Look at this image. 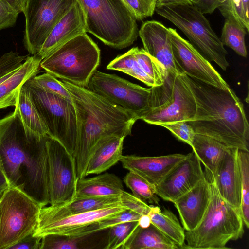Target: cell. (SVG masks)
Here are the masks:
<instances>
[{
  "label": "cell",
  "mask_w": 249,
  "mask_h": 249,
  "mask_svg": "<svg viewBox=\"0 0 249 249\" xmlns=\"http://www.w3.org/2000/svg\"><path fill=\"white\" fill-rule=\"evenodd\" d=\"M10 186L9 181L0 165V197Z\"/></svg>",
  "instance_id": "7dc6e473"
},
{
  "label": "cell",
  "mask_w": 249,
  "mask_h": 249,
  "mask_svg": "<svg viewBox=\"0 0 249 249\" xmlns=\"http://www.w3.org/2000/svg\"><path fill=\"white\" fill-rule=\"evenodd\" d=\"M128 209L124 205H116L40 223L33 235L42 237L53 234L71 238H83L93 233L92 227L95 223L118 215Z\"/></svg>",
  "instance_id": "9a60e30c"
},
{
  "label": "cell",
  "mask_w": 249,
  "mask_h": 249,
  "mask_svg": "<svg viewBox=\"0 0 249 249\" xmlns=\"http://www.w3.org/2000/svg\"><path fill=\"white\" fill-rule=\"evenodd\" d=\"M87 88L135 114L138 119L147 109L151 89L131 83L115 74L96 70Z\"/></svg>",
  "instance_id": "7c38bea8"
},
{
  "label": "cell",
  "mask_w": 249,
  "mask_h": 249,
  "mask_svg": "<svg viewBox=\"0 0 249 249\" xmlns=\"http://www.w3.org/2000/svg\"><path fill=\"white\" fill-rule=\"evenodd\" d=\"M178 249L179 247L155 226L136 228L123 249Z\"/></svg>",
  "instance_id": "484cf974"
},
{
  "label": "cell",
  "mask_w": 249,
  "mask_h": 249,
  "mask_svg": "<svg viewBox=\"0 0 249 249\" xmlns=\"http://www.w3.org/2000/svg\"><path fill=\"white\" fill-rule=\"evenodd\" d=\"M42 237L33 235L31 233L17 243L10 247L9 249H40Z\"/></svg>",
  "instance_id": "bcb514c9"
},
{
  "label": "cell",
  "mask_w": 249,
  "mask_h": 249,
  "mask_svg": "<svg viewBox=\"0 0 249 249\" xmlns=\"http://www.w3.org/2000/svg\"><path fill=\"white\" fill-rule=\"evenodd\" d=\"M173 57L180 74L223 89L230 88L221 75L195 47L176 29L169 28Z\"/></svg>",
  "instance_id": "5bb4252c"
},
{
  "label": "cell",
  "mask_w": 249,
  "mask_h": 249,
  "mask_svg": "<svg viewBox=\"0 0 249 249\" xmlns=\"http://www.w3.org/2000/svg\"><path fill=\"white\" fill-rule=\"evenodd\" d=\"M134 48V54L142 71L155 81L157 86L161 85L165 77L166 71L163 66L149 55L143 49Z\"/></svg>",
  "instance_id": "836d02e7"
},
{
  "label": "cell",
  "mask_w": 249,
  "mask_h": 249,
  "mask_svg": "<svg viewBox=\"0 0 249 249\" xmlns=\"http://www.w3.org/2000/svg\"><path fill=\"white\" fill-rule=\"evenodd\" d=\"M150 89L148 107L140 119L158 125L193 120L196 104L184 74L166 71L163 83Z\"/></svg>",
  "instance_id": "ba28073f"
},
{
  "label": "cell",
  "mask_w": 249,
  "mask_h": 249,
  "mask_svg": "<svg viewBox=\"0 0 249 249\" xmlns=\"http://www.w3.org/2000/svg\"><path fill=\"white\" fill-rule=\"evenodd\" d=\"M148 214L151 223L182 249L185 244V230L176 216L168 209L161 211L159 207L154 206H151Z\"/></svg>",
  "instance_id": "83f0119b"
},
{
  "label": "cell",
  "mask_w": 249,
  "mask_h": 249,
  "mask_svg": "<svg viewBox=\"0 0 249 249\" xmlns=\"http://www.w3.org/2000/svg\"><path fill=\"white\" fill-rule=\"evenodd\" d=\"M81 238L53 234L45 235L42 237L40 249H80Z\"/></svg>",
  "instance_id": "74e56055"
},
{
  "label": "cell",
  "mask_w": 249,
  "mask_h": 249,
  "mask_svg": "<svg viewBox=\"0 0 249 249\" xmlns=\"http://www.w3.org/2000/svg\"><path fill=\"white\" fill-rule=\"evenodd\" d=\"M204 175L210 190L211 198L201 221L194 229L185 232L184 249H223L230 240L244 234L241 212L220 195L213 175L205 168Z\"/></svg>",
  "instance_id": "277c9868"
},
{
  "label": "cell",
  "mask_w": 249,
  "mask_h": 249,
  "mask_svg": "<svg viewBox=\"0 0 249 249\" xmlns=\"http://www.w3.org/2000/svg\"><path fill=\"white\" fill-rule=\"evenodd\" d=\"M123 181L137 197L144 202L158 204L160 200L156 194L155 186L141 176L129 171L124 177Z\"/></svg>",
  "instance_id": "1f68e13d"
},
{
  "label": "cell",
  "mask_w": 249,
  "mask_h": 249,
  "mask_svg": "<svg viewBox=\"0 0 249 249\" xmlns=\"http://www.w3.org/2000/svg\"><path fill=\"white\" fill-rule=\"evenodd\" d=\"M157 0L183 1V2H187L189 3V0Z\"/></svg>",
  "instance_id": "f907efd6"
},
{
  "label": "cell",
  "mask_w": 249,
  "mask_h": 249,
  "mask_svg": "<svg viewBox=\"0 0 249 249\" xmlns=\"http://www.w3.org/2000/svg\"><path fill=\"white\" fill-rule=\"evenodd\" d=\"M18 103L21 118L25 124L40 134L48 135V129L23 85L19 92Z\"/></svg>",
  "instance_id": "4dcf8cb0"
},
{
  "label": "cell",
  "mask_w": 249,
  "mask_h": 249,
  "mask_svg": "<svg viewBox=\"0 0 249 249\" xmlns=\"http://www.w3.org/2000/svg\"><path fill=\"white\" fill-rule=\"evenodd\" d=\"M77 0H28L23 12L25 18L23 45L32 55L39 51L48 35Z\"/></svg>",
  "instance_id": "8fae6325"
},
{
  "label": "cell",
  "mask_w": 249,
  "mask_h": 249,
  "mask_svg": "<svg viewBox=\"0 0 249 249\" xmlns=\"http://www.w3.org/2000/svg\"><path fill=\"white\" fill-rule=\"evenodd\" d=\"M218 9L225 19H234L249 33V0H227Z\"/></svg>",
  "instance_id": "e575fe53"
},
{
  "label": "cell",
  "mask_w": 249,
  "mask_h": 249,
  "mask_svg": "<svg viewBox=\"0 0 249 249\" xmlns=\"http://www.w3.org/2000/svg\"><path fill=\"white\" fill-rule=\"evenodd\" d=\"M155 12L180 29L208 61L227 70V51L208 19L196 7L187 2L157 0Z\"/></svg>",
  "instance_id": "8992f818"
},
{
  "label": "cell",
  "mask_w": 249,
  "mask_h": 249,
  "mask_svg": "<svg viewBox=\"0 0 249 249\" xmlns=\"http://www.w3.org/2000/svg\"><path fill=\"white\" fill-rule=\"evenodd\" d=\"M202 14H212L222 6L227 0H189Z\"/></svg>",
  "instance_id": "f6af8a7d"
},
{
  "label": "cell",
  "mask_w": 249,
  "mask_h": 249,
  "mask_svg": "<svg viewBox=\"0 0 249 249\" xmlns=\"http://www.w3.org/2000/svg\"><path fill=\"white\" fill-rule=\"evenodd\" d=\"M241 185L242 201L241 213L245 226L249 227V152L238 150Z\"/></svg>",
  "instance_id": "d6a6232c"
},
{
  "label": "cell",
  "mask_w": 249,
  "mask_h": 249,
  "mask_svg": "<svg viewBox=\"0 0 249 249\" xmlns=\"http://www.w3.org/2000/svg\"></svg>",
  "instance_id": "816d5d0a"
},
{
  "label": "cell",
  "mask_w": 249,
  "mask_h": 249,
  "mask_svg": "<svg viewBox=\"0 0 249 249\" xmlns=\"http://www.w3.org/2000/svg\"><path fill=\"white\" fill-rule=\"evenodd\" d=\"M49 193L50 205L71 201L77 180L74 158L56 139L48 136Z\"/></svg>",
  "instance_id": "4fadbf2b"
},
{
  "label": "cell",
  "mask_w": 249,
  "mask_h": 249,
  "mask_svg": "<svg viewBox=\"0 0 249 249\" xmlns=\"http://www.w3.org/2000/svg\"><path fill=\"white\" fill-rule=\"evenodd\" d=\"M26 57L12 51L3 54L0 57V77L20 67Z\"/></svg>",
  "instance_id": "b9f144b4"
},
{
  "label": "cell",
  "mask_w": 249,
  "mask_h": 249,
  "mask_svg": "<svg viewBox=\"0 0 249 249\" xmlns=\"http://www.w3.org/2000/svg\"><path fill=\"white\" fill-rule=\"evenodd\" d=\"M100 61V49L85 33L57 48L41 61L40 67L57 78L87 88Z\"/></svg>",
  "instance_id": "52a82bcc"
},
{
  "label": "cell",
  "mask_w": 249,
  "mask_h": 249,
  "mask_svg": "<svg viewBox=\"0 0 249 249\" xmlns=\"http://www.w3.org/2000/svg\"><path fill=\"white\" fill-rule=\"evenodd\" d=\"M151 224V219L148 214L141 215L138 220L139 226L142 228H147Z\"/></svg>",
  "instance_id": "681fc988"
},
{
  "label": "cell",
  "mask_w": 249,
  "mask_h": 249,
  "mask_svg": "<svg viewBox=\"0 0 249 249\" xmlns=\"http://www.w3.org/2000/svg\"><path fill=\"white\" fill-rule=\"evenodd\" d=\"M170 131L178 140L186 143L190 146L196 133L190 124L187 121H182L160 124Z\"/></svg>",
  "instance_id": "f35d334b"
},
{
  "label": "cell",
  "mask_w": 249,
  "mask_h": 249,
  "mask_svg": "<svg viewBox=\"0 0 249 249\" xmlns=\"http://www.w3.org/2000/svg\"><path fill=\"white\" fill-rule=\"evenodd\" d=\"M84 13L86 31L105 45L122 49L139 36L137 20L122 0H77Z\"/></svg>",
  "instance_id": "5b68a950"
},
{
  "label": "cell",
  "mask_w": 249,
  "mask_h": 249,
  "mask_svg": "<svg viewBox=\"0 0 249 249\" xmlns=\"http://www.w3.org/2000/svg\"><path fill=\"white\" fill-rule=\"evenodd\" d=\"M19 13L5 0H0V30L14 26Z\"/></svg>",
  "instance_id": "ee69618b"
},
{
  "label": "cell",
  "mask_w": 249,
  "mask_h": 249,
  "mask_svg": "<svg viewBox=\"0 0 249 249\" xmlns=\"http://www.w3.org/2000/svg\"><path fill=\"white\" fill-rule=\"evenodd\" d=\"M184 75L196 104L195 116L189 122L195 132L249 152V125L243 104L234 91Z\"/></svg>",
  "instance_id": "3957f363"
},
{
  "label": "cell",
  "mask_w": 249,
  "mask_h": 249,
  "mask_svg": "<svg viewBox=\"0 0 249 249\" xmlns=\"http://www.w3.org/2000/svg\"><path fill=\"white\" fill-rule=\"evenodd\" d=\"M248 33L236 20L225 19L220 40L222 44L232 49L238 55L246 57L245 36Z\"/></svg>",
  "instance_id": "f546056e"
},
{
  "label": "cell",
  "mask_w": 249,
  "mask_h": 249,
  "mask_svg": "<svg viewBox=\"0 0 249 249\" xmlns=\"http://www.w3.org/2000/svg\"><path fill=\"white\" fill-rule=\"evenodd\" d=\"M238 150L233 147L229 148L213 176L221 196L241 212L242 185Z\"/></svg>",
  "instance_id": "ac0fdd59"
},
{
  "label": "cell",
  "mask_w": 249,
  "mask_h": 249,
  "mask_svg": "<svg viewBox=\"0 0 249 249\" xmlns=\"http://www.w3.org/2000/svg\"><path fill=\"white\" fill-rule=\"evenodd\" d=\"M19 13L23 12L28 0H5Z\"/></svg>",
  "instance_id": "c3c4849f"
},
{
  "label": "cell",
  "mask_w": 249,
  "mask_h": 249,
  "mask_svg": "<svg viewBox=\"0 0 249 249\" xmlns=\"http://www.w3.org/2000/svg\"><path fill=\"white\" fill-rule=\"evenodd\" d=\"M204 178L201 162L192 151L155 186L156 194L163 200L173 203Z\"/></svg>",
  "instance_id": "2e32d148"
},
{
  "label": "cell",
  "mask_w": 249,
  "mask_h": 249,
  "mask_svg": "<svg viewBox=\"0 0 249 249\" xmlns=\"http://www.w3.org/2000/svg\"><path fill=\"white\" fill-rule=\"evenodd\" d=\"M107 69L126 73L150 87L157 86L153 79L146 74L139 66L134 54V48L117 56L108 64Z\"/></svg>",
  "instance_id": "f1b7e54d"
},
{
  "label": "cell",
  "mask_w": 249,
  "mask_h": 249,
  "mask_svg": "<svg viewBox=\"0 0 249 249\" xmlns=\"http://www.w3.org/2000/svg\"><path fill=\"white\" fill-rule=\"evenodd\" d=\"M120 196L123 205L141 215L147 214L150 211L151 206L133 194L124 191Z\"/></svg>",
  "instance_id": "7bdbcfd3"
},
{
  "label": "cell",
  "mask_w": 249,
  "mask_h": 249,
  "mask_svg": "<svg viewBox=\"0 0 249 249\" xmlns=\"http://www.w3.org/2000/svg\"><path fill=\"white\" fill-rule=\"evenodd\" d=\"M31 81L36 85L44 89L57 94L64 98L71 100L70 94L66 87L62 84L60 80L45 72L37 75L31 78Z\"/></svg>",
  "instance_id": "8d00e7d4"
},
{
  "label": "cell",
  "mask_w": 249,
  "mask_h": 249,
  "mask_svg": "<svg viewBox=\"0 0 249 249\" xmlns=\"http://www.w3.org/2000/svg\"><path fill=\"white\" fill-rule=\"evenodd\" d=\"M186 156L179 153L155 157L122 155L119 161L124 168L135 173L155 186Z\"/></svg>",
  "instance_id": "d6986e66"
},
{
  "label": "cell",
  "mask_w": 249,
  "mask_h": 249,
  "mask_svg": "<svg viewBox=\"0 0 249 249\" xmlns=\"http://www.w3.org/2000/svg\"><path fill=\"white\" fill-rule=\"evenodd\" d=\"M41 61L36 55L27 56L15 72L0 84V109L16 105L22 86L39 72Z\"/></svg>",
  "instance_id": "cb8c5ba5"
},
{
  "label": "cell",
  "mask_w": 249,
  "mask_h": 249,
  "mask_svg": "<svg viewBox=\"0 0 249 249\" xmlns=\"http://www.w3.org/2000/svg\"><path fill=\"white\" fill-rule=\"evenodd\" d=\"M124 138L109 135L96 143L89 159L86 175L99 174L116 164L122 155Z\"/></svg>",
  "instance_id": "603a6c76"
},
{
  "label": "cell",
  "mask_w": 249,
  "mask_h": 249,
  "mask_svg": "<svg viewBox=\"0 0 249 249\" xmlns=\"http://www.w3.org/2000/svg\"><path fill=\"white\" fill-rule=\"evenodd\" d=\"M124 191L123 182L118 176L106 173L78 179L74 197L120 196Z\"/></svg>",
  "instance_id": "d4e9b609"
},
{
  "label": "cell",
  "mask_w": 249,
  "mask_h": 249,
  "mask_svg": "<svg viewBox=\"0 0 249 249\" xmlns=\"http://www.w3.org/2000/svg\"><path fill=\"white\" fill-rule=\"evenodd\" d=\"M139 36L143 49L157 60L166 72L180 74L173 57L169 28L157 21H146L139 30Z\"/></svg>",
  "instance_id": "e0dca14e"
},
{
  "label": "cell",
  "mask_w": 249,
  "mask_h": 249,
  "mask_svg": "<svg viewBox=\"0 0 249 249\" xmlns=\"http://www.w3.org/2000/svg\"><path fill=\"white\" fill-rule=\"evenodd\" d=\"M42 206L10 186L0 197V249H9L36 229Z\"/></svg>",
  "instance_id": "30bf717a"
},
{
  "label": "cell",
  "mask_w": 249,
  "mask_h": 249,
  "mask_svg": "<svg viewBox=\"0 0 249 249\" xmlns=\"http://www.w3.org/2000/svg\"><path fill=\"white\" fill-rule=\"evenodd\" d=\"M141 215L130 210H125L115 216L102 220L92 227L93 233L110 228L116 225L130 221H138Z\"/></svg>",
  "instance_id": "60d3db41"
},
{
  "label": "cell",
  "mask_w": 249,
  "mask_h": 249,
  "mask_svg": "<svg viewBox=\"0 0 249 249\" xmlns=\"http://www.w3.org/2000/svg\"><path fill=\"white\" fill-rule=\"evenodd\" d=\"M134 14L137 20L151 17L157 0H122Z\"/></svg>",
  "instance_id": "ab89813d"
},
{
  "label": "cell",
  "mask_w": 249,
  "mask_h": 249,
  "mask_svg": "<svg viewBox=\"0 0 249 249\" xmlns=\"http://www.w3.org/2000/svg\"><path fill=\"white\" fill-rule=\"evenodd\" d=\"M210 198L209 184L205 177L173 202L185 230L191 231L197 226L205 214Z\"/></svg>",
  "instance_id": "44dd1931"
},
{
  "label": "cell",
  "mask_w": 249,
  "mask_h": 249,
  "mask_svg": "<svg viewBox=\"0 0 249 249\" xmlns=\"http://www.w3.org/2000/svg\"><path fill=\"white\" fill-rule=\"evenodd\" d=\"M120 205L122 204L120 196L74 197L69 202L58 205L43 207L40 210L38 223L53 221L77 213Z\"/></svg>",
  "instance_id": "7402d4cb"
},
{
  "label": "cell",
  "mask_w": 249,
  "mask_h": 249,
  "mask_svg": "<svg viewBox=\"0 0 249 249\" xmlns=\"http://www.w3.org/2000/svg\"><path fill=\"white\" fill-rule=\"evenodd\" d=\"M48 129V135L58 140L73 156L77 141L76 112L71 100L36 85L31 80L23 85Z\"/></svg>",
  "instance_id": "9c48e42d"
},
{
  "label": "cell",
  "mask_w": 249,
  "mask_h": 249,
  "mask_svg": "<svg viewBox=\"0 0 249 249\" xmlns=\"http://www.w3.org/2000/svg\"><path fill=\"white\" fill-rule=\"evenodd\" d=\"M14 107L13 112L0 119V165L11 186L43 207L49 204V135L40 134L25 124L18 99Z\"/></svg>",
  "instance_id": "6da1fadb"
},
{
  "label": "cell",
  "mask_w": 249,
  "mask_h": 249,
  "mask_svg": "<svg viewBox=\"0 0 249 249\" xmlns=\"http://www.w3.org/2000/svg\"><path fill=\"white\" fill-rule=\"evenodd\" d=\"M74 106L77 136L73 155L78 179L86 175L87 163L97 142L109 135H130L138 120L132 113L113 104L87 88L60 80Z\"/></svg>",
  "instance_id": "7a4b0ae2"
},
{
  "label": "cell",
  "mask_w": 249,
  "mask_h": 249,
  "mask_svg": "<svg viewBox=\"0 0 249 249\" xmlns=\"http://www.w3.org/2000/svg\"><path fill=\"white\" fill-rule=\"evenodd\" d=\"M86 32L85 16L77 1L55 25L36 55L42 61L66 42Z\"/></svg>",
  "instance_id": "ffe728a7"
},
{
  "label": "cell",
  "mask_w": 249,
  "mask_h": 249,
  "mask_svg": "<svg viewBox=\"0 0 249 249\" xmlns=\"http://www.w3.org/2000/svg\"><path fill=\"white\" fill-rule=\"evenodd\" d=\"M138 225V221H130L109 228L107 244L104 249H123Z\"/></svg>",
  "instance_id": "d590c367"
},
{
  "label": "cell",
  "mask_w": 249,
  "mask_h": 249,
  "mask_svg": "<svg viewBox=\"0 0 249 249\" xmlns=\"http://www.w3.org/2000/svg\"><path fill=\"white\" fill-rule=\"evenodd\" d=\"M191 147L205 168L213 175L222 158L231 147L212 137L196 133Z\"/></svg>",
  "instance_id": "4316f807"
}]
</instances>
